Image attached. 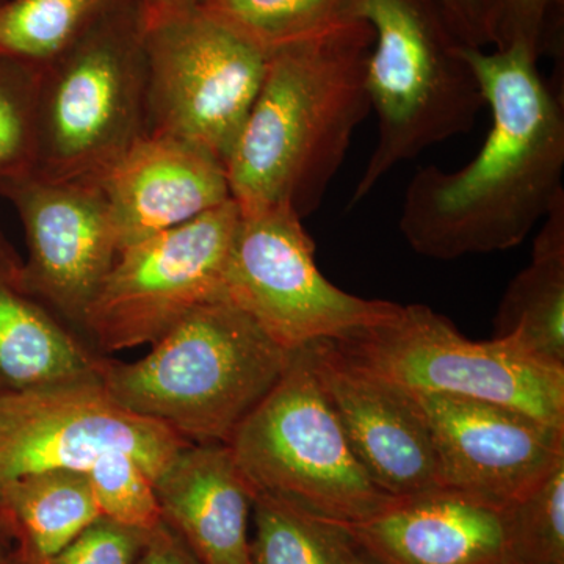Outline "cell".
I'll list each match as a JSON object with an SVG mask.
<instances>
[{
	"instance_id": "6da1fadb",
	"label": "cell",
	"mask_w": 564,
	"mask_h": 564,
	"mask_svg": "<svg viewBox=\"0 0 564 564\" xmlns=\"http://www.w3.org/2000/svg\"><path fill=\"white\" fill-rule=\"evenodd\" d=\"M491 110V129L456 172L419 169L404 192L399 228L417 254L437 261L513 250L563 191L562 98L522 44L464 46Z\"/></svg>"
},
{
	"instance_id": "7a4b0ae2",
	"label": "cell",
	"mask_w": 564,
	"mask_h": 564,
	"mask_svg": "<svg viewBox=\"0 0 564 564\" xmlns=\"http://www.w3.org/2000/svg\"><path fill=\"white\" fill-rule=\"evenodd\" d=\"M372 28L355 18L270 52L265 76L225 172L242 212L291 206L306 218L370 111L366 65Z\"/></svg>"
},
{
	"instance_id": "3957f363",
	"label": "cell",
	"mask_w": 564,
	"mask_h": 564,
	"mask_svg": "<svg viewBox=\"0 0 564 564\" xmlns=\"http://www.w3.org/2000/svg\"><path fill=\"white\" fill-rule=\"evenodd\" d=\"M293 352L250 315L209 300L135 362H99L104 388L126 410L191 444H226L289 369Z\"/></svg>"
},
{
	"instance_id": "277c9868",
	"label": "cell",
	"mask_w": 564,
	"mask_h": 564,
	"mask_svg": "<svg viewBox=\"0 0 564 564\" xmlns=\"http://www.w3.org/2000/svg\"><path fill=\"white\" fill-rule=\"evenodd\" d=\"M372 28L366 65L378 139L350 206H358L400 163L474 128L486 107L477 74L436 0H358Z\"/></svg>"
},
{
	"instance_id": "5b68a950",
	"label": "cell",
	"mask_w": 564,
	"mask_h": 564,
	"mask_svg": "<svg viewBox=\"0 0 564 564\" xmlns=\"http://www.w3.org/2000/svg\"><path fill=\"white\" fill-rule=\"evenodd\" d=\"M147 32L143 0H126L41 66L32 173L98 182L143 135Z\"/></svg>"
},
{
	"instance_id": "8992f818",
	"label": "cell",
	"mask_w": 564,
	"mask_h": 564,
	"mask_svg": "<svg viewBox=\"0 0 564 564\" xmlns=\"http://www.w3.org/2000/svg\"><path fill=\"white\" fill-rule=\"evenodd\" d=\"M251 494L345 527L362 524L399 500L381 491L352 454L303 350L231 441Z\"/></svg>"
},
{
	"instance_id": "52a82bcc",
	"label": "cell",
	"mask_w": 564,
	"mask_h": 564,
	"mask_svg": "<svg viewBox=\"0 0 564 564\" xmlns=\"http://www.w3.org/2000/svg\"><path fill=\"white\" fill-rule=\"evenodd\" d=\"M334 345L406 391L503 404L564 429V366L511 337L475 343L423 304H397L389 317Z\"/></svg>"
},
{
	"instance_id": "ba28073f",
	"label": "cell",
	"mask_w": 564,
	"mask_h": 564,
	"mask_svg": "<svg viewBox=\"0 0 564 564\" xmlns=\"http://www.w3.org/2000/svg\"><path fill=\"white\" fill-rule=\"evenodd\" d=\"M220 299L250 315L292 352L321 340L347 339L397 307L351 295L326 280L303 218L285 204L240 210Z\"/></svg>"
},
{
	"instance_id": "9c48e42d",
	"label": "cell",
	"mask_w": 564,
	"mask_h": 564,
	"mask_svg": "<svg viewBox=\"0 0 564 564\" xmlns=\"http://www.w3.org/2000/svg\"><path fill=\"white\" fill-rule=\"evenodd\" d=\"M269 54L198 9L148 25L147 131L226 165L265 76Z\"/></svg>"
},
{
	"instance_id": "30bf717a",
	"label": "cell",
	"mask_w": 564,
	"mask_h": 564,
	"mask_svg": "<svg viewBox=\"0 0 564 564\" xmlns=\"http://www.w3.org/2000/svg\"><path fill=\"white\" fill-rule=\"evenodd\" d=\"M191 443L121 406L98 373L0 389V484L52 469L87 473L104 455H131L158 481Z\"/></svg>"
},
{
	"instance_id": "8fae6325",
	"label": "cell",
	"mask_w": 564,
	"mask_h": 564,
	"mask_svg": "<svg viewBox=\"0 0 564 564\" xmlns=\"http://www.w3.org/2000/svg\"><path fill=\"white\" fill-rule=\"evenodd\" d=\"M239 217L231 199L180 228L122 248L82 329L101 350H128L158 343L196 306L220 299Z\"/></svg>"
},
{
	"instance_id": "7c38bea8",
	"label": "cell",
	"mask_w": 564,
	"mask_h": 564,
	"mask_svg": "<svg viewBox=\"0 0 564 564\" xmlns=\"http://www.w3.org/2000/svg\"><path fill=\"white\" fill-rule=\"evenodd\" d=\"M0 195L13 204L24 228L29 256L20 276L25 291L82 328L118 254L101 185L31 172L0 182Z\"/></svg>"
},
{
	"instance_id": "4fadbf2b",
	"label": "cell",
	"mask_w": 564,
	"mask_h": 564,
	"mask_svg": "<svg viewBox=\"0 0 564 564\" xmlns=\"http://www.w3.org/2000/svg\"><path fill=\"white\" fill-rule=\"evenodd\" d=\"M411 393L429 422L444 491L500 511L564 463V429L503 404Z\"/></svg>"
},
{
	"instance_id": "5bb4252c",
	"label": "cell",
	"mask_w": 564,
	"mask_h": 564,
	"mask_svg": "<svg viewBox=\"0 0 564 564\" xmlns=\"http://www.w3.org/2000/svg\"><path fill=\"white\" fill-rule=\"evenodd\" d=\"M303 351L370 480L397 500L440 491L432 433L413 393L351 361L333 340Z\"/></svg>"
},
{
	"instance_id": "9a60e30c",
	"label": "cell",
	"mask_w": 564,
	"mask_h": 564,
	"mask_svg": "<svg viewBox=\"0 0 564 564\" xmlns=\"http://www.w3.org/2000/svg\"><path fill=\"white\" fill-rule=\"evenodd\" d=\"M118 251L231 202L225 166L185 141L143 133L102 174Z\"/></svg>"
},
{
	"instance_id": "2e32d148",
	"label": "cell",
	"mask_w": 564,
	"mask_h": 564,
	"mask_svg": "<svg viewBox=\"0 0 564 564\" xmlns=\"http://www.w3.org/2000/svg\"><path fill=\"white\" fill-rule=\"evenodd\" d=\"M162 518L202 564H252V494L226 444H191L154 484Z\"/></svg>"
},
{
	"instance_id": "e0dca14e",
	"label": "cell",
	"mask_w": 564,
	"mask_h": 564,
	"mask_svg": "<svg viewBox=\"0 0 564 564\" xmlns=\"http://www.w3.org/2000/svg\"><path fill=\"white\" fill-rule=\"evenodd\" d=\"M352 536L395 564H491L503 558L500 511L440 491L399 500Z\"/></svg>"
},
{
	"instance_id": "ac0fdd59",
	"label": "cell",
	"mask_w": 564,
	"mask_h": 564,
	"mask_svg": "<svg viewBox=\"0 0 564 564\" xmlns=\"http://www.w3.org/2000/svg\"><path fill=\"white\" fill-rule=\"evenodd\" d=\"M21 262L0 240V386L24 389L98 373L93 356L43 303L25 291Z\"/></svg>"
},
{
	"instance_id": "d6986e66",
	"label": "cell",
	"mask_w": 564,
	"mask_h": 564,
	"mask_svg": "<svg viewBox=\"0 0 564 564\" xmlns=\"http://www.w3.org/2000/svg\"><path fill=\"white\" fill-rule=\"evenodd\" d=\"M101 514L87 474L52 469L0 484V519L17 564H43Z\"/></svg>"
},
{
	"instance_id": "ffe728a7",
	"label": "cell",
	"mask_w": 564,
	"mask_h": 564,
	"mask_svg": "<svg viewBox=\"0 0 564 564\" xmlns=\"http://www.w3.org/2000/svg\"><path fill=\"white\" fill-rule=\"evenodd\" d=\"M494 339L564 366V195L534 237L532 261L508 285L494 318Z\"/></svg>"
},
{
	"instance_id": "44dd1931",
	"label": "cell",
	"mask_w": 564,
	"mask_h": 564,
	"mask_svg": "<svg viewBox=\"0 0 564 564\" xmlns=\"http://www.w3.org/2000/svg\"><path fill=\"white\" fill-rule=\"evenodd\" d=\"M126 0H2L0 54L41 68Z\"/></svg>"
},
{
	"instance_id": "7402d4cb",
	"label": "cell",
	"mask_w": 564,
	"mask_h": 564,
	"mask_svg": "<svg viewBox=\"0 0 564 564\" xmlns=\"http://www.w3.org/2000/svg\"><path fill=\"white\" fill-rule=\"evenodd\" d=\"M358 0H199L198 9L267 54L355 20Z\"/></svg>"
},
{
	"instance_id": "603a6c76",
	"label": "cell",
	"mask_w": 564,
	"mask_h": 564,
	"mask_svg": "<svg viewBox=\"0 0 564 564\" xmlns=\"http://www.w3.org/2000/svg\"><path fill=\"white\" fill-rule=\"evenodd\" d=\"M252 564H348V527L323 521L267 494H252Z\"/></svg>"
},
{
	"instance_id": "cb8c5ba5",
	"label": "cell",
	"mask_w": 564,
	"mask_h": 564,
	"mask_svg": "<svg viewBox=\"0 0 564 564\" xmlns=\"http://www.w3.org/2000/svg\"><path fill=\"white\" fill-rule=\"evenodd\" d=\"M503 562L564 564V463L500 510Z\"/></svg>"
},
{
	"instance_id": "d4e9b609",
	"label": "cell",
	"mask_w": 564,
	"mask_h": 564,
	"mask_svg": "<svg viewBox=\"0 0 564 564\" xmlns=\"http://www.w3.org/2000/svg\"><path fill=\"white\" fill-rule=\"evenodd\" d=\"M39 73L0 54V182L33 170Z\"/></svg>"
},
{
	"instance_id": "484cf974",
	"label": "cell",
	"mask_w": 564,
	"mask_h": 564,
	"mask_svg": "<svg viewBox=\"0 0 564 564\" xmlns=\"http://www.w3.org/2000/svg\"><path fill=\"white\" fill-rule=\"evenodd\" d=\"M85 474L106 518L148 532L162 521L154 481L131 455H104Z\"/></svg>"
},
{
	"instance_id": "4316f807",
	"label": "cell",
	"mask_w": 564,
	"mask_h": 564,
	"mask_svg": "<svg viewBox=\"0 0 564 564\" xmlns=\"http://www.w3.org/2000/svg\"><path fill=\"white\" fill-rule=\"evenodd\" d=\"M150 532L99 516L43 564H135Z\"/></svg>"
},
{
	"instance_id": "83f0119b",
	"label": "cell",
	"mask_w": 564,
	"mask_h": 564,
	"mask_svg": "<svg viewBox=\"0 0 564 564\" xmlns=\"http://www.w3.org/2000/svg\"><path fill=\"white\" fill-rule=\"evenodd\" d=\"M564 0H499L496 50L522 44L536 57L547 47L552 22Z\"/></svg>"
},
{
	"instance_id": "f1b7e54d",
	"label": "cell",
	"mask_w": 564,
	"mask_h": 564,
	"mask_svg": "<svg viewBox=\"0 0 564 564\" xmlns=\"http://www.w3.org/2000/svg\"><path fill=\"white\" fill-rule=\"evenodd\" d=\"M448 24L466 46H496L499 0H436Z\"/></svg>"
},
{
	"instance_id": "f546056e",
	"label": "cell",
	"mask_w": 564,
	"mask_h": 564,
	"mask_svg": "<svg viewBox=\"0 0 564 564\" xmlns=\"http://www.w3.org/2000/svg\"><path fill=\"white\" fill-rule=\"evenodd\" d=\"M135 564H202L180 533L165 521L151 530Z\"/></svg>"
},
{
	"instance_id": "4dcf8cb0",
	"label": "cell",
	"mask_w": 564,
	"mask_h": 564,
	"mask_svg": "<svg viewBox=\"0 0 564 564\" xmlns=\"http://www.w3.org/2000/svg\"><path fill=\"white\" fill-rule=\"evenodd\" d=\"M198 3L199 0H143L148 25L174 17V14L195 10Z\"/></svg>"
},
{
	"instance_id": "1f68e13d",
	"label": "cell",
	"mask_w": 564,
	"mask_h": 564,
	"mask_svg": "<svg viewBox=\"0 0 564 564\" xmlns=\"http://www.w3.org/2000/svg\"><path fill=\"white\" fill-rule=\"evenodd\" d=\"M350 530V529H348ZM352 534V533H351ZM348 564H395L386 560L384 556L377 554L372 549L367 547L362 543H359L355 536H352V545L350 556H348Z\"/></svg>"
},
{
	"instance_id": "d6a6232c",
	"label": "cell",
	"mask_w": 564,
	"mask_h": 564,
	"mask_svg": "<svg viewBox=\"0 0 564 564\" xmlns=\"http://www.w3.org/2000/svg\"><path fill=\"white\" fill-rule=\"evenodd\" d=\"M11 554V541L7 534L6 527H3L2 519H0V564H3Z\"/></svg>"
},
{
	"instance_id": "836d02e7",
	"label": "cell",
	"mask_w": 564,
	"mask_h": 564,
	"mask_svg": "<svg viewBox=\"0 0 564 564\" xmlns=\"http://www.w3.org/2000/svg\"><path fill=\"white\" fill-rule=\"evenodd\" d=\"M3 564H14V563H13V560H11L10 555H9V558H7L6 562H3Z\"/></svg>"
},
{
	"instance_id": "e575fe53",
	"label": "cell",
	"mask_w": 564,
	"mask_h": 564,
	"mask_svg": "<svg viewBox=\"0 0 564 564\" xmlns=\"http://www.w3.org/2000/svg\"><path fill=\"white\" fill-rule=\"evenodd\" d=\"M491 564H510V563H507V562H503V560H500V562H496V563H491Z\"/></svg>"
},
{
	"instance_id": "d590c367",
	"label": "cell",
	"mask_w": 564,
	"mask_h": 564,
	"mask_svg": "<svg viewBox=\"0 0 564 564\" xmlns=\"http://www.w3.org/2000/svg\"><path fill=\"white\" fill-rule=\"evenodd\" d=\"M0 389H2V386H0Z\"/></svg>"
},
{
	"instance_id": "8d00e7d4",
	"label": "cell",
	"mask_w": 564,
	"mask_h": 564,
	"mask_svg": "<svg viewBox=\"0 0 564 564\" xmlns=\"http://www.w3.org/2000/svg\"><path fill=\"white\" fill-rule=\"evenodd\" d=\"M0 2H2V0H0Z\"/></svg>"
}]
</instances>
